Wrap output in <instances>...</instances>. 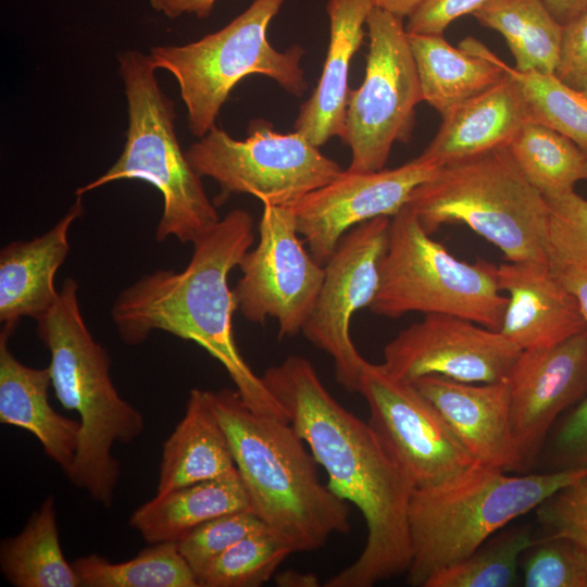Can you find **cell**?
I'll list each match as a JSON object with an SVG mask.
<instances>
[{
  "mask_svg": "<svg viewBox=\"0 0 587 587\" xmlns=\"http://www.w3.org/2000/svg\"><path fill=\"white\" fill-rule=\"evenodd\" d=\"M328 476V488L354 504L366 544L326 587H371L408 572L412 561L409 507L414 487L369 423L325 388L313 364L291 354L261 376Z\"/></svg>",
  "mask_w": 587,
  "mask_h": 587,
  "instance_id": "6da1fadb",
  "label": "cell"
},
{
  "mask_svg": "<svg viewBox=\"0 0 587 587\" xmlns=\"http://www.w3.org/2000/svg\"><path fill=\"white\" fill-rule=\"evenodd\" d=\"M253 240L251 214L242 209L229 211L192 241V255L184 270L143 275L118 294L111 316L121 339L130 346L143 342L153 330L198 344L224 366L253 412L288 421L234 337L237 303L227 278Z\"/></svg>",
  "mask_w": 587,
  "mask_h": 587,
  "instance_id": "7a4b0ae2",
  "label": "cell"
},
{
  "mask_svg": "<svg viewBox=\"0 0 587 587\" xmlns=\"http://www.w3.org/2000/svg\"><path fill=\"white\" fill-rule=\"evenodd\" d=\"M253 512L292 552L322 548L350 530L348 502L323 485L316 461L289 421L253 412L237 389L212 391Z\"/></svg>",
  "mask_w": 587,
  "mask_h": 587,
  "instance_id": "3957f363",
  "label": "cell"
},
{
  "mask_svg": "<svg viewBox=\"0 0 587 587\" xmlns=\"http://www.w3.org/2000/svg\"><path fill=\"white\" fill-rule=\"evenodd\" d=\"M77 290L76 280H64L54 305L36 320L37 335L50 353L54 394L80 422L79 446L67 478L109 508L121 474L112 447L134 441L146 423L141 412L114 387L110 355L88 329Z\"/></svg>",
  "mask_w": 587,
  "mask_h": 587,
  "instance_id": "277c9868",
  "label": "cell"
},
{
  "mask_svg": "<svg viewBox=\"0 0 587 587\" xmlns=\"http://www.w3.org/2000/svg\"><path fill=\"white\" fill-rule=\"evenodd\" d=\"M585 473L587 467L514 476L477 464L451 480L415 488L409 507L408 584L424 587L435 573L466 558Z\"/></svg>",
  "mask_w": 587,
  "mask_h": 587,
  "instance_id": "5b68a950",
  "label": "cell"
},
{
  "mask_svg": "<svg viewBox=\"0 0 587 587\" xmlns=\"http://www.w3.org/2000/svg\"><path fill=\"white\" fill-rule=\"evenodd\" d=\"M407 205L430 235L461 223L508 261L547 262L549 207L507 147L441 165L413 190Z\"/></svg>",
  "mask_w": 587,
  "mask_h": 587,
  "instance_id": "8992f818",
  "label": "cell"
},
{
  "mask_svg": "<svg viewBox=\"0 0 587 587\" xmlns=\"http://www.w3.org/2000/svg\"><path fill=\"white\" fill-rule=\"evenodd\" d=\"M128 111L126 141L121 157L100 177L79 187L76 196L121 179H140L155 187L163 211L155 237L191 242L218 220L201 176L190 165L175 134V111L161 89L152 60L137 50L118 55Z\"/></svg>",
  "mask_w": 587,
  "mask_h": 587,
  "instance_id": "52a82bcc",
  "label": "cell"
},
{
  "mask_svg": "<svg viewBox=\"0 0 587 587\" xmlns=\"http://www.w3.org/2000/svg\"><path fill=\"white\" fill-rule=\"evenodd\" d=\"M285 1L253 0L226 26L197 41L150 49L157 70L170 72L179 86L192 135L201 138L215 126L228 95L246 76L270 77L296 97L305 92L304 49L279 51L267 40L268 25Z\"/></svg>",
  "mask_w": 587,
  "mask_h": 587,
  "instance_id": "ba28073f",
  "label": "cell"
},
{
  "mask_svg": "<svg viewBox=\"0 0 587 587\" xmlns=\"http://www.w3.org/2000/svg\"><path fill=\"white\" fill-rule=\"evenodd\" d=\"M507 302L497 266L458 260L430 237L409 205L391 217L378 289L369 307L374 314H448L500 330Z\"/></svg>",
  "mask_w": 587,
  "mask_h": 587,
  "instance_id": "9c48e42d",
  "label": "cell"
},
{
  "mask_svg": "<svg viewBox=\"0 0 587 587\" xmlns=\"http://www.w3.org/2000/svg\"><path fill=\"white\" fill-rule=\"evenodd\" d=\"M186 155L201 177L218 184L221 202L232 193H248L262 203L290 208L344 171L303 135L278 133L263 120L250 123L245 140L215 125Z\"/></svg>",
  "mask_w": 587,
  "mask_h": 587,
  "instance_id": "30bf717a",
  "label": "cell"
},
{
  "mask_svg": "<svg viewBox=\"0 0 587 587\" xmlns=\"http://www.w3.org/2000/svg\"><path fill=\"white\" fill-rule=\"evenodd\" d=\"M366 28L365 76L349 91L342 139L351 150L350 172L383 170L394 143L410 141L423 101L403 18L373 8Z\"/></svg>",
  "mask_w": 587,
  "mask_h": 587,
  "instance_id": "8fae6325",
  "label": "cell"
},
{
  "mask_svg": "<svg viewBox=\"0 0 587 587\" xmlns=\"http://www.w3.org/2000/svg\"><path fill=\"white\" fill-rule=\"evenodd\" d=\"M358 392L369 405L367 423L414 489L451 480L479 464L413 383L366 361Z\"/></svg>",
  "mask_w": 587,
  "mask_h": 587,
  "instance_id": "7c38bea8",
  "label": "cell"
},
{
  "mask_svg": "<svg viewBox=\"0 0 587 587\" xmlns=\"http://www.w3.org/2000/svg\"><path fill=\"white\" fill-rule=\"evenodd\" d=\"M262 204L259 242L241 258V277L233 291L247 321L263 324L275 319L283 338L302 332L323 283L324 265L304 248L290 208Z\"/></svg>",
  "mask_w": 587,
  "mask_h": 587,
  "instance_id": "4fadbf2b",
  "label": "cell"
},
{
  "mask_svg": "<svg viewBox=\"0 0 587 587\" xmlns=\"http://www.w3.org/2000/svg\"><path fill=\"white\" fill-rule=\"evenodd\" d=\"M390 221L389 216L369 220L342 236L324 264L321 289L302 328L305 338L333 359L337 382L353 392L366 360L351 339L350 323L376 296Z\"/></svg>",
  "mask_w": 587,
  "mask_h": 587,
  "instance_id": "5bb4252c",
  "label": "cell"
},
{
  "mask_svg": "<svg viewBox=\"0 0 587 587\" xmlns=\"http://www.w3.org/2000/svg\"><path fill=\"white\" fill-rule=\"evenodd\" d=\"M521 349L499 330L448 314H426L390 340L382 365L413 383L436 375L463 383L508 380Z\"/></svg>",
  "mask_w": 587,
  "mask_h": 587,
  "instance_id": "9a60e30c",
  "label": "cell"
},
{
  "mask_svg": "<svg viewBox=\"0 0 587 587\" xmlns=\"http://www.w3.org/2000/svg\"><path fill=\"white\" fill-rule=\"evenodd\" d=\"M440 166L419 157L396 168L342 171L290 207L297 230L311 255L324 265L348 230L379 216L392 217Z\"/></svg>",
  "mask_w": 587,
  "mask_h": 587,
  "instance_id": "2e32d148",
  "label": "cell"
},
{
  "mask_svg": "<svg viewBox=\"0 0 587 587\" xmlns=\"http://www.w3.org/2000/svg\"><path fill=\"white\" fill-rule=\"evenodd\" d=\"M507 382L525 467L536 460L557 419L587 395V328L555 346L522 350Z\"/></svg>",
  "mask_w": 587,
  "mask_h": 587,
  "instance_id": "e0dca14e",
  "label": "cell"
},
{
  "mask_svg": "<svg viewBox=\"0 0 587 587\" xmlns=\"http://www.w3.org/2000/svg\"><path fill=\"white\" fill-rule=\"evenodd\" d=\"M482 465L523 469L510 414L508 382L474 384L429 375L413 382Z\"/></svg>",
  "mask_w": 587,
  "mask_h": 587,
  "instance_id": "ac0fdd59",
  "label": "cell"
},
{
  "mask_svg": "<svg viewBox=\"0 0 587 587\" xmlns=\"http://www.w3.org/2000/svg\"><path fill=\"white\" fill-rule=\"evenodd\" d=\"M497 283L508 298L499 332L521 350L549 348L587 328L548 262H504L497 266Z\"/></svg>",
  "mask_w": 587,
  "mask_h": 587,
  "instance_id": "d6986e66",
  "label": "cell"
},
{
  "mask_svg": "<svg viewBox=\"0 0 587 587\" xmlns=\"http://www.w3.org/2000/svg\"><path fill=\"white\" fill-rule=\"evenodd\" d=\"M83 196L49 230L30 240H16L0 251V322L13 334L24 317L37 320L57 302L54 278L70 251L68 232L84 212Z\"/></svg>",
  "mask_w": 587,
  "mask_h": 587,
  "instance_id": "ffe728a7",
  "label": "cell"
},
{
  "mask_svg": "<svg viewBox=\"0 0 587 587\" xmlns=\"http://www.w3.org/2000/svg\"><path fill=\"white\" fill-rule=\"evenodd\" d=\"M372 9L370 0L327 1L329 45L322 75L294 124L295 132L319 148L332 137L345 138L349 65Z\"/></svg>",
  "mask_w": 587,
  "mask_h": 587,
  "instance_id": "44dd1931",
  "label": "cell"
},
{
  "mask_svg": "<svg viewBox=\"0 0 587 587\" xmlns=\"http://www.w3.org/2000/svg\"><path fill=\"white\" fill-rule=\"evenodd\" d=\"M441 118L436 136L420 155L440 165L508 147L529 121L520 86L508 73Z\"/></svg>",
  "mask_w": 587,
  "mask_h": 587,
  "instance_id": "7402d4cb",
  "label": "cell"
},
{
  "mask_svg": "<svg viewBox=\"0 0 587 587\" xmlns=\"http://www.w3.org/2000/svg\"><path fill=\"white\" fill-rule=\"evenodd\" d=\"M11 334H0V422L32 433L45 453L68 477L80 439V422L59 414L50 404L49 367L20 362L8 347Z\"/></svg>",
  "mask_w": 587,
  "mask_h": 587,
  "instance_id": "603a6c76",
  "label": "cell"
},
{
  "mask_svg": "<svg viewBox=\"0 0 587 587\" xmlns=\"http://www.w3.org/2000/svg\"><path fill=\"white\" fill-rule=\"evenodd\" d=\"M408 40L423 101L441 116L505 76L500 59L473 37L463 39L459 49L444 34L408 33Z\"/></svg>",
  "mask_w": 587,
  "mask_h": 587,
  "instance_id": "cb8c5ba5",
  "label": "cell"
},
{
  "mask_svg": "<svg viewBox=\"0 0 587 587\" xmlns=\"http://www.w3.org/2000/svg\"><path fill=\"white\" fill-rule=\"evenodd\" d=\"M211 390H190L183 419L163 444L157 495L236 470Z\"/></svg>",
  "mask_w": 587,
  "mask_h": 587,
  "instance_id": "d4e9b609",
  "label": "cell"
},
{
  "mask_svg": "<svg viewBox=\"0 0 587 587\" xmlns=\"http://www.w3.org/2000/svg\"><path fill=\"white\" fill-rule=\"evenodd\" d=\"M253 511L237 471L174 489L137 508L129 525L148 544L176 542L199 525L217 516Z\"/></svg>",
  "mask_w": 587,
  "mask_h": 587,
  "instance_id": "484cf974",
  "label": "cell"
},
{
  "mask_svg": "<svg viewBox=\"0 0 587 587\" xmlns=\"http://www.w3.org/2000/svg\"><path fill=\"white\" fill-rule=\"evenodd\" d=\"M0 570L15 587H82L61 548L53 496L45 499L22 532L2 540Z\"/></svg>",
  "mask_w": 587,
  "mask_h": 587,
  "instance_id": "4316f807",
  "label": "cell"
},
{
  "mask_svg": "<svg viewBox=\"0 0 587 587\" xmlns=\"http://www.w3.org/2000/svg\"><path fill=\"white\" fill-rule=\"evenodd\" d=\"M472 15L504 37L516 70L554 74L563 26L541 0H487Z\"/></svg>",
  "mask_w": 587,
  "mask_h": 587,
  "instance_id": "83f0119b",
  "label": "cell"
},
{
  "mask_svg": "<svg viewBox=\"0 0 587 587\" xmlns=\"http://www.w3.org/2000/svg\"><path fill=\"white\" fill-rule=\"evenodd\" d=\"M507 148L545 198L574 190L584 179L587 155L571 139L545 125L526 122Z\"/></svg>",
  "mask_w": 587,
  "mask_h": 587,
  "instance_id": "f1b7e54d",
  "label": "cell"
},
{
  "mask_svg": "<svg viewBox=\"0 0 587 587\" xmlns=\"http://www.w3.org/2000/svg\"><path fill=\"white\" fill-rule=\"evenodd\" d=\"M72 564L82 587H199L195 572L172 541L151 544L125 562L113 563L92 553Z\"/></svg>",
  "mask_w": 587,
  "mask_h": 587,
  "instance_id": "f546056e",
  "label": "cell"
},
{
  "mask_svg": "<svg viewBox=\"0 0 587 587\" xmlns=\"http://www.w3.org/2000/svg\"><path fill=\"white\" fill-rule=\"evenodd\" d=\"M536 540L526 526L504 527L466 558L435 573L424 587L516 586L521 557Z\"/></svg>",
  "mask_w": 587,
  "mask_h": 587,
  "instance_id": "4dcf8cb0",
  "label": "cell"
},
{
  "mask_svg": "<svg viewBox=\"0 0 587 587\" xmlns=\"http://www.w3.org/2000/svg\"><path fill=\"white\" fill-rule=\"evenodd\" d=\"M524 97L529 121L571 139L587 155V95L562 83L554 74L522 72L500 59Z\"/></svg>",
  "mask_w": 587,
  "mask_h": 587,
  "instance_id": "1f68e13d",
  "label": "cell"
},
{
  "mask_svg": "<svg viewBox=\"0 0 587 587\" xmlns=\"http://www.w3.org/2000/svg\"><path fill=\"white\" fill-rule=\"evenodd\" d=\"M292 550L266 526L255 530L196 574L199 587H258Z\"/></svg>",
  "mask_w": 587,
  "mask_h": 587,
  "instance_id": "d6a6232c",
  "label": "cell"
},
{
  "mask_svg": "<svg viewBox=\"0 0 587 587\" xmlns=\"http://www.w3.org/2000/svg\"><path fill=\"white\" fill-rule=\"evenodd\" d=\"M524 554V586L587 587V552L572 540L546 536Z\"/></svg>",
  "mask_w": 587,
  "mask_h": 587,
  "instance_id": "836d02e7",
  "label": "cell"
},
{
  "mask_svg": "<svg viewBox=\"0 0 587 587\" xmlns=\"http://www.w3.org/2000/svg\"><path fill=\"white\" fill-rule=\"evenodd\" d=\"M265 527L253 511H238L212 519L176 541L177 549L195 572L247 535Z\"/></svg>",
  "mask_w": 587,
  "mask_h": 587,
  "instance_id": "e575fe53",
  "label": "cell"
},
{
  "mask_svg": "<svg viewBox=\"0 0 587 587\" xmlns=\"http://www.w3.org/2000/svg\"><path fill=\"white\" fill-rule=\"evenodd\" d=\"M535 511L547 536L570 539L587 552V473L552 494Z\"/></svg>",
  "mask_w": 587,
  "mask_h": 587,
  "instance_id": "d590c367",
  "label": "cell"
},
{
  "mask_svg": "<svg viewBox=\"0 0 587 587\" xmlns=\"http://www.w3.org/2000/svg\"><path fill=\"white\" fill-rule=\"evenodd\" d=\"M547 262L559 282L576 299L587 323V250L551 222Z\"/></svg>",
  "mask_w": 587,
  "mask_h": 587,
  "instance_id": "8d00e7d4",
  "label": "cell"
},
{
  "mask_svg": "<svg viewBox=\"0 0 587 587\" xmlns=\"http://www.w3.org/2000/svg\"><path fill=\"white\" fill-rule=\"evenodd\" d=\"M549 460L557 470L587 467V395L554 432Z\"/></svg>",
  "mask_w": 587,
  "mask_h": 587,
  "instance_id": "74e56055",
  "label": "cell"
},
{
  "mask_svg": "<svg viewBox=\"0 0 587 587\" xmlns=\"http://www.w3.org/2000/svg\"><path fill=\"white\" fill-rule=\"evenodd\" d=\"M554 75L565 85L587 95V11L563 26Z\"/></svg>",
  "mask_w": 587,
  "mask_h": 587,
  "instance_id": "f35d334b",
  "label": "cell"
},
{
  "mask_svg": "<svg viewBox=\"0 0 587 587\" xmlns=\"http://www.w3.org/2000/svg\"><path fill=\"white\" fill-rule=\"evenodd\" d=\"M487 0H424L408 17L405 30L412 34H444L457 18L473 14Z\"/></svg>",
  "mask_w": 587,
  "mask_h": 587,
  "instance_id": "ab89813d",
  "label": "cell"
},
{
  "mask_svg": "<svg viewBox=\"0 0 587 587\" xmlns=\"http://www.w3.org/2000/svg\"><path fill=\"white\" fill-rule=\"evenodd\" d=\"M545 199L550 222L587 250V200L574 190Z\"/></svg>",
  "mask_w": 587,
  "mask_h": 587,
  "instance_id": "60d3db41",
  "label": "cell"
},
{
  "mask_svg": "<svg viewBox=\"0 0 587 587\" xmlns=\"http://www.w3.org/2000/svg\"><path fill=\"white\" fill-rule=\"evenodd\" d=\"M216 0H149L151 8L167 17L192 14L204 18L212 12Z\"/></svg>",
  "mask_w": 587,
  "mask_h": 587,
  "instance_id": "b9f144b4",
  "label": "cell"
},
{
  "mask_svg": "<svg viewBox=\"0 0 587 587\" xmlns=\"http://www.w3.org/2000/svg\"><path fill=\"white\" fill-rule=\"evenodd\" d=\"M548 11L562 25H566L587 11V0H541Z\"/></svg>",
  "mask_w": 587,
  "mask_h": 587,
  "instance_id": "7bdbcfd3",
  "label": "cell"
},
{
  "mask_svg": "<svg viewBox=\"0 0 587 587\" xmlns=\"http://www.w3.org/2000/svg\"><path fill=\"white\" fill-rule=\"evenodd\" d=\"M424 0H370L373 8L386 11L401 18H408Z\"/></svg>",
  "mask_w": 587,
  "mask_h": 587,
  "instance_id": "ee69618b",
  "label": "cell"
},
{
  "mask_svg": "<svg viewBox=\"0 0 587 587\" xmlns=\"http://www.w3.org/2000/svg\"><path fill=\"white\" fill-rule=\"evenodd\" d=\"M275 583L280 587H317L320 580L313 573L288 570L276 575Z\"/></svg>",
  "mask_w": 587,
  "mask_h": 587,
  "instance_id": "f6af8a7d",
  "label": "cell"
},
{
  "mask_svg": "<svg viewBox=\"0 0 587 587\" xmlns=\"http://www.w3.org/2000/svg\"><path fill=\"white\" fill-rule=\"evenodd\" d=\"M584 179H587V163H586L585 170H584Z\"/></svg>",
  "mask_w": 587,
  "mask_h": 587,
  "instance_id": "bcb514c9",
  "label": "cell"
}]
</instances>
